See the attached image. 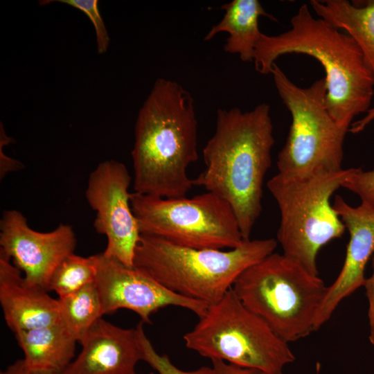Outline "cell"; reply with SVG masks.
Instances as JSON below:
<instances>
[{"mask_svg":"<svg viewBox=\"0 0 374 374\" xmlns=\"http://www.w3.org/2000/svg\"><path fill=\"white\" fill-rule=\"evenodd\" d=\"M350 170L321 172L304 179L277 173L267 183L280 211L277 242L283 253L314 275H319L317 260L321 248L346 231L330 198L342 187Z\"/></svg>","mask_w":374,"mask_h":374,"instance_id":"6","label":"cell"},{"mask_svg":"<svg viewBox=\"0 0 374 374\" xmlns=\"http://www.w3.org/2000/svg\"><path fill=\"white\" fill-rule=\"evenodd\" d=\"M132 178L127 167L116 160L101 162L89 175L86 199L96 211L93 226L107 240L103 253L132 267L141 237L131 206Z\"/></svg>","mask_w":374,"mask_h":374,"instance_id":"10","label":"cell"},{"mask_svg":"<svg viewBox=\"0 0 374 374\" xmlns=\"http://www.w3.org/2000/svg\"><path fill=\"white\" fill-rule=\"evenodd\" d=\"M271 73L292 116L285 143L278 155V173L304 179L342 170L344 141L348 130L339 126L326 108L325 78L302 88L292 82L276 63Z\"/></svg>","mask_w":374,"mask_h":374,"instance_id":"7","label":"cell"},{"mask_svg":"<svg viewBox=\"0 0 374 374\" xmlns=\"http://www.w3.org/2000/svg\"><path fill=\"white\" fill-rule=\"evenodd\" d=\"M183 338L186 346L201 356L263 374H284L285 366L296 359L288 343L247 308L232 287L220 301L209 305Z\"/></svg>","mask_w":374,"mask_h":374,"instance_id":"8","label":"cell"},{"mask_svg":"<svg viewBox=\"0 0 374 374\" xmlns=\"http://www.w3.org/2000/svg\"><path fill=\"white\" fill-rule=\"evenodd\" d=\"M277 244L267 238L244 240L228 251L197 249L141 234L133 267L176 294L211 305L245 269L274 253Z\"/></svg>","mask_w":374,"mask_h":374,"instance_id":"4","label":"cell"},{"mask_svg":"<svg viewBox=\"0 0 374 374\" xmlns=\"http://www.w3.org/2000/svg\"><path fill=\"white\" fill-rule=\"evenodd\" d=\"M130 201L142 235L197 249H232L244 241L232 207L213 193L163 198L133 192Z\"/></svg>","mask_w":374,"mask_h":374,"instance_id":"9","label":"cell"},{"mask_svg":"<svg viewBox=\"0 0 374 374\" xmlns=\"http://www.w3.org/2000/svg\"><path fill=\"white\" fill-rule=\"evenodd\" d=\"M97 272L96 254L82 257L71 253L55 269L48 285L58 297L76 292L93 283Z\"/></svg>","mask_w":374,"mask_h":374,"instance_id":"20","label":"cell"},{"mask_svg":"<svg viewBox=\"0 0 374 374\" xmlns=\"http://www.w3.org/2000/svg\"><path fill=\"white\" fill-rule=\"evenodd\" d=\"M372 274L369 277L366 278L363 287L365 289L368 303V339L371 344L374 345V254L372 257Z\"/></svg>","mask_w":374,"mask_h":374,"instance_id":"24","label":"cell"},{"mask_svg":"<svg viewBox=\"0 0 374 374\" xmlns=\"http://www.w3.org/2000/svg\"><path fill=\"white\" fill-rule=\"evenodd\" d=\"M79 343L82 350L62 374H132L141 360L136 330L98 320Z\"/></svg>","mask_w":374,"mask_h":374,"instance_id":"14","label":"cell"},{"mask_svg":"<svg viewBox=\"0 0 374 374\" xmlns=\"http://www.w3.org/2000/svg\"><path fill=\"white\" fill-rule=\"evenodd\" d=\"M0 374H62L58 373H50L35 371L28 368L24 364L22 359H18L13 364L9 365L4 371H1Z\"/></svg>","mask_w":374,"mask_h":374,"instance_id":"26","label":"cell"},{"mask_svg":"<svg viewBox=\"0 0 374 374\" xmlns=\"http://www.w3.org/2000/svg\"><path fill=\"white\" fill-rule=\"evenodd\" d=\"M342 187L358 195L361 203L374 205V168H350Z\"/></svg>","mask_w":374,"mask_h":374,"instance_id":"23","label":"cell"},{"mask_svg":"<svg viewBox=\"0 0 374 374\" xmlns=\"http://www.w3.org/2000/svg\"><path fill=\"white\" fill-rule=\"evenodd\" d=\"M269 113L266 103L249 112L218 109L215 132L203 150L206 169L193 179L194 186L230 204L244 240H250L260 215L264 179L271 166L275 141Z\"/></svg>","mask_w":374,"mask_h":374,"instance_id":"1","label":"cell"},{"mask_svg":"<svg viewBox=\"0 0 374 374\" xmlns=\"http://www.w3.org/2000/svg\"><path fill=\"white\" fill-rule=\"evenodd\" d=\"M95 285L104 314L125 308L136 313L143 323L159 309L173 305L188 309L199 318L207 312V303L176 294L134 267H129L103 251L96 254Z\"/></svg>","mask_w":374,"mask_h":374,"instance_id":"11","label":"cell"},{"mask_svg":"<svg viewBox=\"0 0 374 374\" xmlns=\"http://www.w3.org/2000/svg\"><path fill=\"white\" fill-rule=\"evenodd\" d=\"M366 113V114L362 118L356 121L351 124L348 132L353 134L359 133L374 120V107L369 108Z\"/></svg>","mask_w":374,"mask_h":374,"instance_id":"28","label":"cell"},{"mask_svg":"<svg viewBox=\"0 0 374 374\" xmlns=\"http://www.w3.org/2000/svg\"><path fill=\"white\" fill-rule=\"evenodd\" d=\"M333 208L349 233L342 268L315 316L314 330H318L331 317L341 301L363 287L366 266L374 254V205L348 204L340 195L335 196Z\"/></svg>","mask_w":374,"mask_h":374,"instance_id":"13","label":"cell"},{"mask_svg":"<svg viewBox=\"0 0 374 374\" xmlns=\"http://www.w3.org/2000/svg\"><path fill=\"white\" fill-rule=\"evenodd\" d=\"M143 323L140 321L135 328L141 360L147 362L159 374H215L213 367L202 366L197 370L185 371L175 366L166 355H160L146 336Z\"/></svg>","mask_w":374,"mask_h":374,"instance_id":"21","label":"cell"},{"mask_svg":"<svg viewBox=\"0 0 374 374\" xmlns=\"http://www.w3.org/2000/svg\"><path fill=\"white\" fill-rule=\"evenodd\" d=\"M23 167L19 161L5 155L0 148V177L3 178L8 172L20 170Z\"/></svg>","mask_w":374,"mask_h":374,"instance_id":"27","label":"cell"},{"mask_svg":"<svg viewBox=\"0 0 374 374\" xmlns=\"http://www.w3.org/2000/svg\"><path fill=\"white\" fill-rule=\"evenodd\" d=\"M291 28L277 35L262 33L254 53L256 70L271 73L273 64L287 53L305 54L323 66L326 106L339 126L349 130L353 118L366 112L374 96V78L359 47L348 34L314 18L306 3L291 18Z\"/></svg>","mask_w":374,"mask_h":374,"instance_id":"3","label":"cell"},{"mask_svg":"<svg viewBox=\"0 0 374 374\" xmlns=\"http://www.w3.org/2000/svg\"><path fill=\"white\" fill-rule=\"evenodd\" d=\"M14 334L30 369L62 373L74 357L78 341L60 321Z\"/></svg>","mask_w":374,"mask_h":374,"instance_id":"16","label":"cell"},{"mask_svg":"<svg viewBox=\"0 0 374 374\" xmlns=\"http://www.w3.org/2000/svg\"><path fill=\"white\" fill-rule=\"evenodd\" d=\"M232 289L247 308L288 344L314 332L315 316L328 291L319 275L278 253L245 269Z\"/></svg>","mask_w":374,"mask_h":374,"instance_id":"5","label":"cell"},{"mask_svg":"<svg viewBox=\"0 0 374 374\" xmlns=\"http://www.w3.org/2000/svg\"><path fill=\"white\" fill-rule=\"evenodd\" d=\"M0 247L28 283L48 292L55 269L74 253L76 238L68 224L50 232L35 231L21 212L12 209L5 211L0 220Z\"/></svg>","mask_w":374,"mask_h":374,"instance_id":"12","label":"cell"},{"mask_svg":"<svg viewBox=\"0 0 374 374\" xmlns=\"http://www.w3.org/2000/svg\"><path fill=\"white\" fill-rule=\"evenodd\" d=\"M225 11L221 21L213 26L204 40L208 41L217 33L226 32L224 50L231 54H238L243 62H253L256 46L262 33L258 28L260 17L276 19L267 13L258 0H233L223 4Z\"/></svg>","mask_w":374,"mask_h":374,"instance_id":"17","label":"cell"},{"mask_svg":"<svg viewBox=\"0 0 374 374\" xmlns=\"http://www.w3.org/2000/svg\"><path fill=\"white\" fill-rule=\"evenodd\" d=\"M132 157L135 193L177 198L194 186L187 174L199 159L194 100L176 81H155L136 121Z\"/></svg>","mask_w":374,"mask_h":374,"instance_id":"2","label":"cell"},{"mask_svg":"<svg viewBox=\"0 0 374 374\" xmlns=\"http://www.w3.org/2000/svg\"><path fill=\"white\" fill-rule=\"evenodd\" d=\"M132 374H137V373H136L134 372V373H132ZM148 374H154V373H148Z\"/></svg>","mask_w":374,"mask_h":374,"instance_id":"29","label":"cell"},{"mask_svg":"<svg viewBox=\"0 0 374 374\" xmlns=\"http://www.w3.org/2000/svg\"><path fill=\"white\" fill-rule=\"evenodd\" d=\"M351 3L347 0H311L317 15L343 29L357 43L374 78V0Z\"/></svg>","mask_w":374,"mask_h":374,"instance_id":"18","label":"cell"},{"mask_svg":"<svg viewBox=\"0 0 374 374\" xmlns=\"http://www.w3.org/2000/svg\"><path fill=\"white\" fill-rule=\"evenodd\" d=\"M28 283L22 272L0 251V303L8 327L14 332L60 321L58 299Z\"/></svg>","mask_w":374,"mask_h":374,"instance_id":"15","label":"cell"},{"mask_svg":"<svg viewBox=\"0 0 374 374\" xmlns=\"http://www.w3.org/2000/svg\"><path fill=\"white\" fill-rule=\"evenodd\" d=\"M83 12L92 22L96 38L97 51L99 54L105 53L109 45L110 39L105 24L98 9L97 0H58Z\"/></svg>","mask_w":374,"mask_h":374,"instance_id":"22","label":"cell"},{"mask_svg":"<svg viewBox=\"0 0 374 374\" xmlns=\"http://www.w3.org/2000/svg\"><path fill=\"white\" fill-rule=\"evenodd\" d=\"M58 303L60 321L78 342L104 315L95 281L76 292L59 297Z\"/></svg>","mask_w":374,"mask_h":374,"instance_id":"19","label":"cell"},{"mask_svg":"<svg viewBox=\"0 0 374 374\" xmlns=\"http://www.w3.org/2000/svg\"><path fill=\"white\" fill-rule=\"evenodd\" d=\"M211 362L215 374H263L258 370L227 364L221 359H213Z\"/></svg>","mask_w":374,"mask_h":374,"instance_id":"25","label":"cell"}]
</instances>
